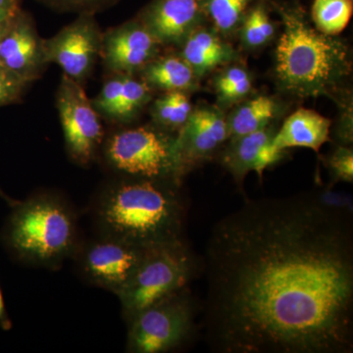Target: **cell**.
Listing matches in <instances>:
<instances>
[{"label": "cell", "instance_id": "9a60e30c", "mask_svg": "<svg viewBox=\"0 0 353 353\" xmlns=\"http://www.w3.org/2000/svg\"><path fill=\"white\" fill-rule=\"evenodd\" d=\"M202 0H152L138 19L161 46H182L204 17Z\"/></svg>", "mask_w": 353, "mask_h": 353}, {"label": "cell", "instance_id": "1f68e13d", "mask_svg": "<svg viewBox=\"0 0 353 353\" xmlns=\"http://www.w3.org/2000/svg\"><path fill=\"white\" fill-rule=\"evenodd\" d=\"M11 18H9V19H6L4 21H0V39L2 38V36H3L4 32H6L7 27H8L9 22H10Z\"/></svg>", "mask_w": 353, "mask_h": 353}, {"label": "cell", "instance_id": "484cf974", "mask_svg": "<svg viewBox=\"0 0 353 353\" xmlns=\"http://www.w3.org/2000/svg\"><path fill=\"white\" fill-rule=\"evenodd\" d=\"M333 183L353 182V152L352 146L338 145L326 160Z\"/></svg>", "mask_w": 353, "mask_h": 353}, {"label": "cell", "instance_id": "d6a6232c", "mask_svg": "<svg viewBox=\"0 0 353 353\" xmlns=\"http://www.w3.org/2000/svg\"><path fill=\"white\" fill-rule=\"evenodd\" d=\"M0 197H1V199H3L4 201L8 202V203L10 204L11 206H13L14 204H15L16 202H17L16 201H13V199H9V197L7 196L6 194H4L3 190H2L1 189H0Z\"/></svg>", "mask_w": 353, "mask_h": 353}, {"label": "cell", "instance_id": "44dd1931", "mask_svg": "<svg viewBox=\"0 0 353 353\" xmlns=\"http://www.w3.org/2000/svg\"><path fill=\"white\" fill-rule=\"evenodd\" d=\"M152 99V88L134 75H125L119 101L109 122L127 125L138 117L146 104Z\"/></svg>", "mask_w": 353, "mask_h": 353}, {"label": "cell", "instance_id": "5b68a950", "mask_svg": "<svg viewBox=\"0 0 353 353\" xmlns=\"http://www.w3.org/2000/svg\"><path fill=\"white\" fill-rule=\"evenodd\" d=\"M202 272V260L185 238L146 248L131 280L119 294L125 319L189 288Z\"/></svg>", "mask_w": 353, "mask_h": 353}, {"label": "cell", "instance_id": "5bb4252c", "mask_svg": "<svg viewBox=\"0 0 353 353\" xmlns=\"http://www.w3.org/2000/svg\"><path fill=\"white\" fill-rule=\"evenodd\" d=\"M276 132L277 130L270 125L245 136L228 139L227 145L220 150L221 164L232 174L240 189L248 173L256 172L262 180L264 171L285 157V150L274 148Z\"/></svg>", "mask_w": 353, "mask_h": 353}, {"label": "cell", "instance_id": "8992f818", "mask_svg": "<svg viewBox=\"0 0 353 353\" xmlns=\"http://www.w3.org/2000/svg\"><path fill=\"white\" fill-rule=\"evenodd\" d=\"M101 150L106 163L121 176L183 183L176 134L154 124L113 132Z\"/></svg>", "mask_w": 353, "mask_h": 353}, {"label": "cell", "instance_id": "ba28073f", "mask_svg": "<svg viewBox=\"0 0 353 353\" xmlns=\"http://www.w3.org/2000/svg\"><path fill=\"white\" fill-rule=\"evenodd\" d=\"M57 108L70 157L77 164L87 166L103 143L101 116L83 85L65 74L57 90Z\"/></svg>", "mask_w": 353, "mask_h": 353}, {"label": "cell", "instance_id": "d6986e66", "mask_svg": "<svg viewBox=\"0 0 353 353\" xmlns=\"http://www.w3.org/2000/svg\"><path fill=\"white\" fill-rule=\"evenodd\" d=\"M278 103L266 95H260L238 106L227 117L229 139L238 138L270 126L277 117Z\"/></svg>", "mask_w": 353, "mask_h": 353}, {"label": "cell", "instance_id": "9c48e42d", "mask_svg": "<svg viewBox=\"0 0 353 353\" xmlns=\"http://www.w3.org/2000/svg\"><path fill=\"white\" fill-rule=\"evenodd\" d=\"M101 32L94 13H81L57 34L43 39L48 64L55 63L69 78L83 85L101 55Z\"/></svg>", "mask_w": 353, "mask_h": 353}, {"label": "cell", "instance_id": "6da1fadb", "mask_svg": "<svg viewBox=\"0 0 353 353\" xmlns=\"http://www.w3.org/2000/svg\"><path fill=\"white\" fill-rule=\"evenodd\" d=\"M202 260L218 353L353 352V217L314 194L245 201Z\"/></svg>", "mask_w": 353, "mask_h": 353}, {"label": "cell", "instance_id": "d4e9b609", "mask_svg": "<svg viewBox=\"0 0 353 353\" xmlns=\"http://www.w3.org/2000/svg\"><path fill=\"white\" fill-rule=\"evenodd\" d=\"M215 90L223 103L241 101L252 92V78L241 67H230L218 76Z\"/></svg>", "mask_w": 353, "mask_h": 353}, {"label": "cell", "instance_id": "52a82bcc", "mask_svg": "<svg viewBox=\"0 0 353 353\" xmlns=\"http://www.w3.org/2000/svg\"><path fill=\"white\" fill-rule=\"evenodd\" d=\"M199 310L189 288L143 309L127 321V352L164 353L183 347L196 334Z\"/></svg>", "mask_w": 353, "mask_h": 353}, {"label": "cell", "instance_id": "ac0fdd59", "mask_svg": "<svg viewBox=\"0 0 353 353\" xmlns=\"http://www.w3.org/2000/svg\"><path fill=\"white\" fill-rule=\"evenodd\" d=\"M141 79L150 88L166 92H185L196 88L197 77L182 57H155L139 71Z\"/></svg>", "mask_w": 353, "mask_h": 353}, {"label": "cell", "instance_id": "4fadbf2b", "mask_svg": "<svg viewBox=\"0 0 353 353\" xmlns=\"http://www.w3.org/2000/svg\"><path fill=\"white\" fill-rule=\"evenodd\" d=\"M43 43L32 16L21 9L0 39V65L26 82L38 80L48 65Z\"/></svg>", "mask_w": 353, "mask_h": 353}, {"label": "cell", "instance_id": "cb8c5ba5", "mask_svg": "<svg viewBox=\"0 0 353 353\" xmlns=\"http://www.w3.org/2000/svg\"><path fill=\"white\" fill-rule=\"evenodd\" d=\"M241 34L243 43L252 50L264 46L273 39L275 25L263 3L256 4L246 11L241 22Z\"/></svg>", "mask_w": 353, "mask_h": 353}, {"label": "cell", "instance_id": "e0dca14e", "mask_svg": "<svg viewBox=\"0 0 353 353\" xmlns=\"http://www.w3.org/2000/svg\"><path fill=\"white\" fill-rule=\"evenodd\" d=\"M181 57L185 60L197 78L205 75L220 65L234 60V52L216 32L197 27L182 43Z\"/></svg>", "mask_w": 353, "mask_h": 353}, {"label": "cell", "instance_id": "83f0119b", "mask_svg": "<svg viewBox=\"0 0 353 353\" xmlns=\"http://www.w3.org/2000/svg\"><path fill=\"white\" fill-rule=\"evenodd\" d=\"M50 8L63 12L97 13L118 0H39Z\"/></svg>", "mask_w": 353, "mask_h": 353}, {"label": "cell", "instance_id": "7a4b0ae2", "mask_svg": "<svg viewBox=\"0 0 353 353\" xmlns=\"http://www.w3.org/2000/svg\"><path fill=\"white\" fill-rule=\"evenodd\" d=\"M182 183L121 176L99 196L102 234L146 248L185 238L188 201Z\"/></svg>", "mask_w": 353, "mask_h": 353}, {"label": "cell", "instance_id": "277c9868", "mask_svg": "<svg viewBox=\"0 0 353 353\" xmlns=\"http://www.w3.org/2000/svg\"><path fill=\"white\" fill-rule=\"evenodd\" d=\"M3 241L17 259L57 266L78 248V225L71 206L57 194H39L13 206Z\"/></svg>", "mask_w": 353, "mask_h": 353}, {"label": "cell", "instance_id": "2e32d148", "mask_svg": "<svg viewBox=\"0 0 353 353\" xmlns=\"http://www.w3.org/2000/svg\"><path fill=\"white\" fill-rule=\"evenodd\" d=\"M331 124V120L314 110L297 109L276 132L274 148L282 152L292 148H306L318 153L330 141Z\"/></svg>", "mask_w": 353, "mask_h": 353}, {"label": "cell", "instance_id": "ffe728a7", "mask_svg": "<svg viewBox=\"0 0 353 353\" xmlns=\"http://www.w3.org/2000/svg\"><path fill=\"white\" fill-rule=\"evenodd\" d=\"M192 111L187 92H166L153 102L152 124L176 134L189 119Z\"/></svg>", "mask_w": 353, "mask_h": 353}, {"label": "cell", "instance_id": "7402d4cb", "mask_svg": "<svg viewBox=\"0 0 353 353\" xmlns=\"http://www.w3.org/2000/svg\"><path fill=\"white\" fill-rule=\"evenodd\" d=\"M352 0H314L311 16L318 31L328 36H338L352 19Z\"/></svg>", "mask_w": 353, "mask_h": 353}, {"label": "cell", "instance_id": "30bf717a", "mask_svg": "<svg viewBox=\"0 0 353 353\" xmlns=\"http://www.w3.org/2000/svg\"><path fill=\"white\" fill-rule=\"evenodd\" d=\"M145 248L102 234L79 253L83 275L92 284L118 294L138 269Z\"/></svg>", "mask_w": 353, "mask_h": 353}, {"label": "cell", "instance_id": "8fae6325", "mask_svg": "<svg viewBox=\"0 0 353 353\" xmlns=\"http://www.w3.org/2000/svg\"><path fill=\"white\" fill-rule=\"evenodd\" d=\"M229 139L227 119L219 109L202 106L190 113L176 132V148L183 176L212 159Z\"/></svg>", "mask_w": 353, "mask_h": 353}, {"label": "cell", "instance_id": "4316f807", "mask_svg": "<svg viewBox=\"0 0 353 353\" xmlns=\"http://www.w3.org/2000/svg\"><path fill=\"white\" fill-rule=\"evenodd\" d=\"M29 83L0 65V108L20 101Z\"/></svg>", "mask_w": 353, "mask_h": 353}, {"label": "cell", "instance_id": "f1b7e54d", "mask_svg": "<svg viewBox=\"0 0 353 353\" xmlns=\"http://www.w3.org/2000/svg\"><path fill=\"white\" fill-rule=\"evenodd\" d=\"M313 194H314L316 199L323 205L353 213L352 196L350 194H345V192H334L332 190V187L316 190Z\"/></svg>", "mask_w": 353, "mask_h": 353}, {"label": "cell", "instance_id": "3957f363", "mask_svg": "<svg viewBox=\"0 0 353 353\" xmlns=\"http://www.w3.org/2000/svg\"><path fill=\"white\" fill-rule=\"evenodd\" d=\"M283 32L275 51L281 90L301 99L333 97L352 73L350 48L318 31L301 7L276 6Z\"/></svg>", "mask_w": 353, "mask_h": 353}, {"label": "cell", "instance_id": "f546056e", "mask_svg": "<svg viewBox=\"0 0 353 353\" xmlns=\"http://www.w3.org/2000/svg\"><path fill=\"white\" fill-rule=\"evenodd\" d=\"M22 0H0V21L9 19L21 10Z\"/></svg>", "mask_w": 353, "mask_h": 353}, {"label": "cell", "instance_id": "4dcf8cb0", "mask_svg": "<svg viewBox=\"0 0 353 353\" xmlns=\"http://www.w3.org/2000/svg\"><path fill=\"white\" fill-rule=\"evenodd\" d=\"M0 327L6 330V331H8V330H10L11 327H12L10 318H9L8 314H7L6 303H4L1 290H0Z\"/></svg>", "mask_w": 353, "mask_h": 353}, {"label": "cell", "instance_id": "603a6c76", "mask_svg": "<svg viewBox=\"0 0 353 353\" xmlns=\"http://www.w3.org/2000/svg\"><path fill=\"white\" fill-rule=\"evenodd\" d=\"M202 10L216 31L231 34L243 22L252 0H202Z\"/></svg>", "mask_w": 353, "mask_h": 353}, {"label": "cell", "instance_id": "7c38bea8", "mask_svg": "<svg viewBox=\"0 0 353 353\" xmlns=\"http://www.w3.org/2000/svg\"><path fill=\"white\" fill-rule=\"evenodd\" d=\"M160 48L136 18L103 32L101 59L109 74L136 75L159 55Z\"/></svg>", "mask_w": 353, "mask_h": 353}]
</instances>
